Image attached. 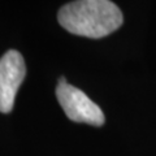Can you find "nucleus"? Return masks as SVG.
Instances as JSON below:
<instances>
[{
	"mask_svg": "<svg viewBox=\"0 0 156 156\" xmlns=\"http://www.w3.org/2000/svg\"><path fill=\"white\" fill-rule=\"evenodd\" d=\"M58 23L72 34L86 38H103L124 22L120 8L109 0H78L62 5Z\"/></svg>",
	"mask_w": 156,
	"mask_h": 156,
	"instance_id": "nucleus-1",
	"label": "nucleus"
},
{
	"mask_svg": "<svg viewBox=\"0 0 156 156\" xmlns=\"http://www.w3.org/2000/svg\"><path fill=\"white\" fill-rule=\"evenodd\" d=\"M26 74L22 55L16 50L4 53L0 58V112L9 113L13 109L18 87Z\"/></svg>",
	"mask_w": 156,
	"mask_h": 156,
	"instance_id": "nucleus-3",
	"label": "nucleus"
},
{
	"mask_svg": "<svg viewBox=\"0 0 156 156\" xmlns=\"http://www.w3.org/2000/svg\"><path fill=\"white\" fill-rule=\"evenodd\" d=\"M56 96L66 117L74 122H85L92 126H101L105 117L100 107L95 104L82 90L69 85L65 77H60Z\"/></svg>",
	"mask_w": 156,
	"mask_h": 156,
	"instance_id": "nucleus-2",
	"label": "nucleus"
}]
</instances>
